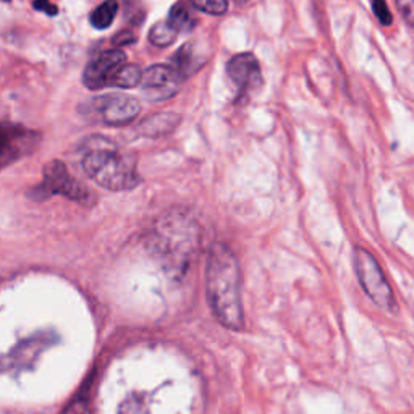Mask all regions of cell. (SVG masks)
Here are the masks:
<instances>
[{"label":"cell","instance_id":"cell-3","mask_svg":"<svg viewBox=\"0 0 414 414\" xmlns=\"http://www.w3.org/2000/svg\"><path fill=\"white\" fill-rule=\"evenodd\" d=\"M353 265L361 287L372 303L381 307L382 311L395 312L398 307L395 294L377 259L368 250L356 246L353 250Z\"/></svg>","mask_w":414,"mask_h":414},{"label":"cell","instance_id":"cell-4","mask_svg":"<svg viewBox=\"0 0 414 414\" xmlns=\"http://www.w3.org/2000/svg\"><path fill=\"white\" fill-rule=\"evenodd\" d=\"M54 194H60V196L86 206H92L94 199H96L87 186L81 185L78 180L68 174L62 161H52L47 164L44 167L43 183L29 191V196L36 201H44Z\"/></svg>","mask_w":414,"mask_h":414},{"label":"cell","instance_id":"cell-1","mask_svg":"<svg viewBox=\"0 0 414 414\" xmlns=\"http://www.w3.org/2000/svg\"><path fill=\"white\" fill-rule=\"evenodd\" d=\"M206 292L212 314L218 324L230 330L243 329L240 264L227 245L214 243L211 246L206 265Z\"/></svg>","mask_w":414,"mask_h":414},{"label":"cell","instance_id":"cell-7","mask_svg":"<svg viewBox=\"0 0 414 414\" xmlns=\"http://www.w3.org/2000/svg\"><path fill=\"white\" fill-rule=\"evenodd\" d=\"M181 75L171 65H152L143 72L141 91L152 102L174 97L180 91Z\"/></svg>","mask_w":414,"mask_h":414},{"label":"cell","instance_id":"cell-13","mask_svg":"<svg viewBox=\"0 0 414 414\" xmlns=\"http://www.w3.org/2000/svg\"><path fill=\"white\" fill-rule=\"evenodd\" d=\"M176 36H179V29H176L169 20L159 21L151 28L149 41L154 46L167 47L175 43Z\"/></svg>","mask_w":414,"mask_h":414},{"label":"cell","instance_id":"cell-14","mask_svg":"<svg viewBox=\"0 0 414 414\" xmlns=\"http://www.w3.org/2000/svg\"><path fill=\"white\" fill-rule=\"evenodd\" d=\"M143 80V72L138 65L134 63H125L123 67L115 73L114 80L110 81V86L117 87H134L141 85Z\"/></svg>","mask_w":414,"mask_h":414},{"label":"cell","instance_id":"cell-18","mask_svg":"<svg viewBox=\"0 0 414 414\" xmlns=\"http://www.w3.org/2000/svg\"><path fill=\"white\" fill-rule=\"evenodd\" d=\"M406 25L414 29V0H395Z\"/></svg>","mask_w":414,"mask_h":414},{"label":"cell","instance_id":"cell-2","mask_svg":"<svg viewBox=\"0 0 414 414\" xmlns=\"http://www.w3.org/2000/svg\"><path fill=\"white\" fill-rule=\"evenodd\" d=\"M83 169L99 186L110 191H125L139 185V175L132 159L107 141L94 139L83 157Z\"/></svg>","mask_w":414,"mask_h":414},{"label":"cell","instance_id":"cell-16","mask_svg":"<svg viewBox=\"0 0 414 414\" xmlns=\"http://www.w3.org/2000/svg\"><path fill=\"white\" fill-rule=\"evenodd\" d=\"M191 4L209 15H223L228 10L227 0H191Z\"/></svg>","mask_w":414,"mask_h":414},{"label":"cell","instance_id":"cell-17","mask_svg":"<svg viewBox=\"0 0 414 414\" xmlns=\"http://www.w3.org/2000/svg\"><path fill=\"white\" fill-rule=\"evenodd\" d=\"M371 5H372V11H374L377 20L381 21V25H383V26L392 25L393 16H392V14H390L386 0H371Z\"/></svg>","mask_w":414,"mask_h":414},{"label":"cell","instance_id":"cell-19","mask_svg":"<svg viewBox=\"0 0 414 414\" xmlns=\"http://www.w3.org/2000/svg\"><path fill=\"white\" fill-rule=\"evenodd\" d=\"M62 414H92L90 405H87L86 400H75L70 403L65 410L62 411Z\"/></svg>","mask_w":414,"mask_h":414},{"label":"cell","instance_id":"cell-9","mask_svg":"<svg viewBox=\"0 0 414 414\" xmlns=\"http://www.w3.org/2000/svg\"><path fill=\"white\" fill-rule=\"evenodd\" d=\"M227 73L230 80L238 87L240 97H245L248 94L258 90L262 85V73L261 65L258 58L250 52L235 55L232 60L227 63Z\"/></svg>","mask_w":414,"mask_h":414},{"label":"cell","instance_id":"cell-10","mask_svg":"<svg viewBox=\"0 0 414 414\" xmlns=\"http://www.w3.org/2000/svg\"><path fill=\"white\" fill-rule=\"evenodd\" d=\"M181 117L175 112H164L144 118L138 127L134 128V134L144 136V138H159V136L169 134L179 127Z\"/></svg>","mask_w":414,"mask_h":414},{"label":"cell","instance_id":"cell-20","mask_svg":"<svg viewBox=\"0 0 414 414\" xmlns=\"http://www.w3.org/2000/svg\"><path fill=\"white\" fill-rule=\"evenodd\" d=\"M33 7L36 10H39V11H44V14L51 15V16L57 15V11H58V9L55 7V5L51 4V0H34Z\"/></svg>","mask_w":414,"mask_h":414},{"label":"cell","instance_id":"cell-8","mask_svg":"<svg viewBox=\"0 0 414 414\" xmlns=\"http://www.w3.org/2000/svg\"><path fill=\"white\" fill-rule=\"evenodd\" d=\"M127 55L120 49L104 51L99 57L87 65L83 72V83L87 90H100V87L110 86L115 73L125 65Z\"/></svg>","mask_w":414,"mask_h":414},{"label":"cell","instance_id":"cell-23","mask_svg":"<svg viewBox=\"0 0 414 414\" xmlns=\"http://www.w3.org/2000/svg\"><path fill=\"white\" fill-rule=\"evenodd\" d=\"M4 2H10V0H4Z\"/></svg>","mask_w":414,"mask_h":414},{"label":"cell","instance_id":"cell-21","mask_svg":"<svg viewBox=\"0 0 414 414\" xmlns=\"http://www.w3.org/2000/svg\"><path fill=\"white\" fill-rule=\"evenodd\" d=\"M136 38L134 36V33H132V31H122V33H118L117 36L114 38V41H112V43H114L115 46H129V44H133V43H136Z\"/></svg>","mask_w":414,"mask_h":414},{"label":"cell","instance_id":"cell-6","mask_svg":"<svg viewBox=\"0 0 414 414\" xmlns=\"http://www.w3.org/2000/svg\"><path fill=\"white\" fill-rule=\"evenodd\" d=\"M141 104L138 99L123 96V94H109L100 96L91 102L90 112H92L105 125L120 127L132 123L138 117Z\"/></svg>","mask_w":414,"mask_h":414},{"label":"cell","instance_id":"cell-5","mask_svg":"<svg viewBox=\"0 0 414 414\" xmlns=\"http://www.w3.org/2000/svg\"><path fill=\"white\" fill-rule=\"evenodd\" d=\"M39 143V134L21 125H0V170L31 154Z\"/></svg>","mask_w":414,"mask_h":414},{"label":"cell","instance_id":"cell-12","mask_svg":"<svg viewBox=\"0 0 414 414\" xmlns=\"http://www.w3.org/2000/svg\"><path fill=\"white\" fill-rule=\"evenodd\" d=\"M118 14V2L117 0H105L94 9L91 14V25L97 29H107L114 23Z\"/></svg>","mask_w":414,"mask_h":414},{"label":"cell","instance_id":"cell-22","mask_svg":"<svg viewBox=\"0 0 414 414\" xmlns=\"http://www.w3.org/2000/svg\"><path fill=\"white\" fill-rule=\"evenodd\" d=\"M236 2H238V4H245V2H248V0H236Z\"/></svg>","mask_w":414,"mask_h":414},{"label":"cell","instance_id":"cell-11","mask_svg":"<svg viewBox=\"0 0 414 414\" xmlns=\"http://www.w3.org/2000/svg\"><path fill=\"white\" fill-rule=\"evenodd\" d=\"M171 63H174L171 67H174L176 72L181 75L183 80L196 72L201 65L199 57L194 54L193 44H185L183 47H180V49L176 51V54H174V57H171Z\"/></svg>","mask_w":414,"mask_h":414},{"label":"cell","instance_id":"cell-15","mask_svg":"<svg viewBox=\"0 0 414 414\" xmlns=\"http://www.w3.org/2000/svg\"><path fill=\"white\" fill-rule=\"evenodd\" d=\"M167 20L176 29H179V33L180 31H189V29H191L194 25L191 15H189V11L183 7L181 4H176V5H174V7H171Z\"/></svg>","mask_w":414,"mask_h":414}]
</instances>
